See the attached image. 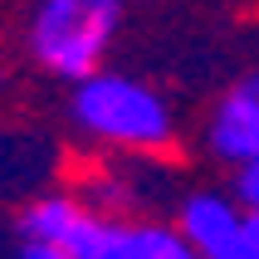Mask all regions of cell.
<instances>
[{
    "mask_svg": "<svg viewBox=\"0 0 259 259\" xmlns=\"http://www.w3.org/2000/svg\"><path fill=\"white\" fill-rule=\"evenodd\" d=\"M103 220L88 210L78 196H39L20 210V240H39V245H54L59 254L83 259L93 235H98Z\"/></svg>",
    "mask_w": 259,
    "mask_h": 259,
    "instance_id": "obj_3",
    "label": "cell"
},
{
    "mask_svg": "<svg viewBox=\"0 0 259 259\" xmlns=\"http://www.w3.org/2000/svg\"><path fill=\"white\" fill-rule=\"evenodd\" d=\"M240 220H245V210H235L230 196L196 191V196L181 201V225H176V230H181V240H186L201 259H215L220 249L230 245V235L240 230Z\"/></svg>",
    "mask_w": 259,
    "mask_h": 259,
    "instance_id": "obj_6",
    "label": "cell"
},
{
    "mask_svg": "<svg viewBox=\"0 0 259 259\" xmlns=\"http://www.w3.org/2000/svg\"><path fill=\"white\" fill-rule=\"evenodd\" d=\"M15 259H69V254H59L54 245H39V240H20Z\"/></svg>",
    "mask_w": 259,
    "mask_h": 259,
    "instance_id": "obj_9",
    "label": "cell"
},
{
    "mask_svg": "<svg viewBox=\"0 0 259 259\" xmlns=\"http://www.w3.org/2000/svg\"><path fill=\"white\" fill-rule=\"evenodd\" d=\"M215 259H259V215H254V210H245L240 230L230 235V245L220 249Z\"/></svg>",
    "mask_w": 259,
    "mask_h": 259,
    "instance_id": "obj_7",
    "label": "cell"
},
{
    "mask_svg": "<svg viewBox=\"0 0 259 259\" xmlns=\"http://www.w3.org/2000/svg\"><path fill=\"white\" fill-rule=\"evenodd\" d=\"M205 142H210V152L220 161H230V166L259 161V93H249L245 83L235 88V93H225L215 103V113H210Z\"/></svg>",
    "mask_w": 259,
    "mask_h": 259,
    "instance_id": "obj_4",
    "label": "cell"
},
{
    "mask_svg": "<svg viewBox=\"0 0 259 259\" xmlns=\"http://www.w3.org/2000/svg\"><path fill=\"white\" fill-rule=\"evenodd\" d=\"M69 113L88 137L117 152H157L171 142V108L161 103V93L122 73H93L73 83Z\"/></svg>",
    "mask_w": 259,
    "mask_h": 259,
    "instance_id": "obj_2",
    "label": "cell"
},
{
    "mask_svg": "<svg viewBox=\"0 0 259 259\" xmlns=\"http://www.w3.org/2000/svg\"><path fill=\"white\" fill-rule=\"evenodd\" d=\"M235 201L259 215V161H249V166H240V171H235Z\"/></svg>",
    "mask_w": 259,
    "mask_h": 259,
    "instance_id": "obj_8",
    "label": "cell"
},
{
    "mask_svg": "<svg viewBox=\"0 0 259 259\" xmlns=\"http://www.w3.org/2000/svg\"><path fill=\"white\" fill-rule=\"evenodd\" d=\"M83 259H201L171 225H117L103 220Z\"/></svg>",
    "mask_w": 259,
    "mask_h": 259,
    "instance_id": "obj_5",
    "label": "cell"
},
{
    "mask_svg": "<svg viewBox=\"0 0 259 259\" xmlns=\"http://www.w3.org/2000/svg\"><path fill=\"white\" fill-rule=\"evenodd\" d=\"M122 25V0H39L29 15V54L44 73L93 78Z\"/></svg>",
    "mask_w": 259,
    "mask_h": 259,
    "instance_id": "obj_1",
    "label": "cell"
},
{
    "mask_svg": "<svg viewBox=\"0 0 259 259\" xmlns=\"http://www.w3.org/2000/svg\"><path fill=\"white\" fill-rule=\"evenodd\" d=\"M245 88H249V93H259V73H254V78H249V83H245Z\"/></svg>",
    "mask_w": 259,
    "mask_h": 259,
    "instance_id": "obj_10",
    "label": "cell"
}]
</instances>
